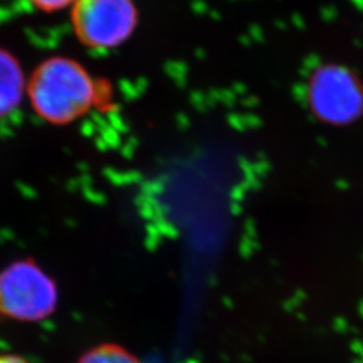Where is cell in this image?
Instances as JSON below:
<instances>
[{"instance_id": "1", "label": "cell", "mask_w": 363, "mask_h": 363, "mask_svg": "<svg viewBox=\"0 0 363 363\" xmlns=\"http://www.w3.org/2000/svg\"><path fill=\"white\" fill-rule=\"evenodd\" d=\"M26 97L37 116L50 124L66 125L97 104V85L77 61L52 57L27 78Z\"/></svg>"}, {"instance_id": "7", "label": "cell", "mask_w": 363, "mask_h": 363, "mask_svg": "<svg viewBox=\"0 0 363 363\" xmlns=\"http://www.w3.org/2000/svg\"><path fill=\"white\" fill-rule=\"evenodd\" d=\"M30 6L40 13H60L66 9H72L76 0H26Z\"/></svg>"}, {"instance_id": "5", "label": "cell", "mask_w": 363, "mask_h": 363, "mask_svg": "<svg viewBox=\"0 0 363 363\" xmlns=\"http://www.w3.org/2000/svg\"><path fill=\"white\" fill-rule=\"evenodd\" d=\"M27 77L11 52L0 49V118L10 116L26 97Z\"/></svg>"}, {"instance_id": "3", "label": "cell", "mask_w": 363, "mask_h": 363, "mask_svg": "<svg viewBox=\"0 0 363 363\" xmlns=\"http://www.w3.org/2000/svg\"><path fill=\"white\" fill-rule=\"evenodd\" d=\"M307 99L312 113L330 125H350L363 115V85L345 66L327 64L313 72Z\"/></svg>"}, {"instance_id": "4", "label": "cell", "mask_w": 363, "mask_h": 363, "mask_svg": "<svg viewBox=\"0 0 363 363\" xmlns=\"http://www.w3.org/2000/svg\"><path fill=\"white\" fill-rule=\"evenodd\" d=\"M52 279L31 261H21L0 273V313L15 320H42L55 308Z\"/></svg>"}, {"instance_id": "8", "label": "cell", "mask_w": 363, "mask_h": 363, "mask_svg": "<svg viewBox=\"0 0 363 363\" xmlns=\"http://www.w3.org/2000/svg\"><path fill=\"white\" fill-rule=\"evenodd\" d=\"M0 363H27L25 359L15 355H3L0 354Z\"/></svg>"}, {"instance_id": "2", "label": "cell", "mask_w": 363, "mask_h": 363, "mask_svg": "<svg viewBox=\"0 0 363 363\" xmlns=\"http://www.w3.org/2000/svg\"><path fill=\"white\" fill-rule=\"evenodd\" d=\"M78 40L93 50H112L135 33L139 13L133 0H76L70 9Z\"/></svg>"}, {"instance_id": "6", "label": "cell", "mask_w": 363, "mask_h": 363, "mask_svg": "<svg viewBox=\"0 0 363 363\" xmlns=\"http://www.w3.org/2000/svg\"><path fill=\"white\" fill-rule=\"evenodd\" d=\"M78 363H140V361L120 346L103 345L86 352Z\"/></svg>"}]
</instances>
